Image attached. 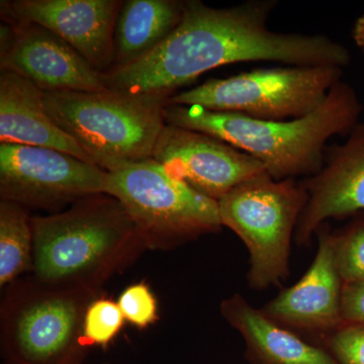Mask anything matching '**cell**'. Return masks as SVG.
<instances>
[{
    "mask_svg": "<svg viewBox=\"0 0 364 364\" xmlns=\"http://www.w3.org/2000/svg\"><path fill=\"white\" fill-rule=\"evenodd\" d=\"M47 111L107 172L151 159L164 128L167 98L114 90L44 91Z\"/></svg>",
    "mask_w": 364,
    "mask_h": 364,
    "instance_id": "cell-4",
    "label": "cell"
},
{
    "mask_svg": "<svg viewBox=\"0 0 364 364\" xmlns=\"http://www.w3.org/2000/svg\"><path fill=\"white\" fill-rule=\"evenodd\" d=\"M335 260L343 282H364V221L333 236Z\"/></svg>",
    "mask_w": 364,
    "mask_h": 364,
    "instance_id": "cell-20",
    "label": "cell"
},
{
    "mask_svg": "<svg viewBox=\"0 0 364 364\" xmlns=\"http://www.w3.org/2000/svg\"><path fill=\"white\" fill-rule=\"evenodd\" d=\"M184 1H123L114 33V63H132L154 50L176 30L183 14ZM109 68V69H111Z\"/></svg>",
    "mask_w": 364,
    "mask_h": 364,
    "instance_id": "cell-17",
    "label": "cell"
},
{
    "mask_svg": "<svg viewBox=\"0 0 364 364\" xmlns=\"http://www.w3.org/2000/svg\"><path fill=\"white\" fill-rule=\"evenodd\" d=\"M11 286L1 306V336L11 355L21 364L68 363L85 346V314L100 291L35 277Z\"/></svg>",
    "mask_w": 364,
    "mask_h": 364,
    "instance_id": "cell-8",
    "label": "cell"
},
{
    "mask_svg": "<svg viewBox=\"0 0 364 364\" xmlns=\"http://www.w3.org/2000/svg\"><path fill=\"white\" fill-rule=\"evenodd\" d=\"M105 193L126 208L148 249L176 247L223 227L217 200L171 176L152 158L107 172Z\"/></svg>",
    "mask_w": 364,
    "mask_h": 364,
    "instance_id": "cell-6",
    "label": "cell"
},
{
    "mask_svg": "<svg viewBox=\"0 0 364 364\" xmlns=\"http://www.w3.org/2000/svg\"><path fill=\"white\" fill-rule=\"evenodd\" d=\"M277 6L274 0H251L214 9L198 0L184 1L181 23L161 44L132 63L104 72L102 80L109 90L169 98L177 88L228 64L349 65L348 49L328 36L270 30L268 18Z\"/></svg>",
    "mask_w": 364,
    "mask_h": 364,
    "instance_id": "cell-1",
    "label": "cell"
},
{
    "mask_svg": "<svg viewBox=\"0 0 364 364\" xmlns=\"http://www.w3.org/2000/svg\"><path fill=\"white\" fill-rule=\"evenodd\" d=\"M31 222L33 277L49 286L100 291L148 249L126 208L107 193L81 198L68 210Z\"/></svg>",
    "mask_w": 364,
    "mask_h": 364,
    "instance_id": "cell-3",
    "label": "cell"
},
{
    "mask_svg": "<svg viewBox=\"0 0 364 364\" xmlns=\"http://www.w3.org/2000/svg\"><path fill=\"white\" fill-rule=\"evenodd\" d=\"M124 317L117 303L97 298L88 306L83 324L85 345L107 346L121 331Z\"/></svg>",
    "mask_w": 364,
    "mask_h": 364,
    "instance_id": "cell-19",
    "label": "cell"
},
{
    "mask_svg": "<svg viewBox=\"0 0 364 364\" xmlns=\"http://www.w3.org/2000/svg\"><path fill=\"white\" fill-rule=\"evenodd\" d=\"M317 235V254L306 274L261 311L282 327L316 332L322 337L344 322L341 312L343 280L337 268L333 235L327 225L321 226Z\"/></svg>",
    "mask_w": 364,
    "mask_h": 364,
    "instance_id": "cell-14",
    "label": "cell"
},
{
    "mask_svg": "<svg viewBox=\"0 0 364 364\" xmlns=\"http://www.w3.org/2000/svg\"><path fill=\"white\" fill-rule=\"evenodd\" d=\"M352 39L364 53V14H361L354 23L352 28Z\"/></svg>",
    "mask_w": 364,
    "mask_h": 364,
    "instance_id": "cell-24",
    "label": "cell"
},
{
    "mask_svg": "<svg viewBox=\"0 0 364 364\" xmlns=\"http://www.w3.org/2000/svg\"><path fill=\"white\" fill-rule=\"evenodd\" d=\"M152 159L171 176L217 202L243 182L267 172L255 158L220 139L167 124Z\"/></svg>",
    "mask_w": 364,
    "mask_h": 364,
    "instance_id": "cell-10",
    "label": "cell"
},
{
    "mask_svg": "<svg viewBox=\"0 0 364 364\" xmlns=\"http://www.w3.org/2000/svg\"><path fill=\"white\" fill-rule=\"evenodd\" d=\"M0 144L50 148L90 163L78 144L53 121L44 91L6 70H0Z\"/></svg>",
    "mask_w": 364,
    "mask_h": 364,
    "instance_id": "cell-15",
    "label": "cell"
},
{
    "mask_svg": "<svg viewBox=\"0 0 364 364\" xmlns=\"http://www.w3.org/2000/svg\"><path fill=\"white\" fill-rule=\"evenodd\" d=\"M0 69L18 74L43 91L107 90L102 73L51 31L16 20H2Z\"/></svg>",
    "mask_w": 364,
    "mask_h": 364,
    "instance_id": "cell-11",
    "label": "cell"
},
{
    "mask_svg": "<svg viewBox=\"0 0 364 364\" xmlns=\"http://www.w3.org/2000/svg\"><path fill=\"white\" fill-rule=\"evenodd\" d=\"M1 20L36 23L51 31L100 73L114 63L117 0H4Z\"/></svg>",
    "mask_w": 364,
    "mask_h": 364,
    "instance_id": "cell-12",
    "label": "cell"
},
{
    "mask_svg": "<svg viewBox=\"0 0 364 364\" xmlns=\"http://www.w3.org/2000/svg\"><path fill=\"white\" fill-rule=\"evenodd\" d=\"M303 184L308 200L294 232L299 244H308L327 220L364 210V123L343 144L327 147L322 168Z\"/></svg>",
    "mask_w": 364,
    "mask_h": 364,
    "instance_id": "cell-13",
    "label": "cell"
},
{
    "mask_svg": "<svg viewBox=\"0 0 364 364\" xmlns=\"http://www.w3.org/2000/svg\"><path fill=\"white\" fill-rule=\"evenodd\" d=\"M337 66L260 68L203 85L167 98V105L200 107L262 119L291 121L312 114L341 81Z\"/></svg>",
    "mask_w": 364,
    "mask_h": 364,
    "instance_id": "cell-7",
    "label": "cell"
},
{
    "mask_svg": "<svg viewBox=\"0 0 364 364\" xmlns=\"http://www.w3.org/2000/svg\"><path fill=\"white\" fill-rule=\"evenodd\" d=\"M341 312L344 322L364 324V282H343Z\"/></svg>",
    "mask_w": 364,
    "mask_h": 364,
    "instance_id": "cell-23",
    "label": "cell"
},
{
    "mask_svg": "<svg viewBox=\"0 0 364 364\" xmlns=\"http://www.w3.org/2000/svg\"><path fill=\"white\" fill-rule=\"evenodd\" d=\"M322 339L337 364H364V324L343 322Z\"/></svg>",
    "mask_w": 364,
    "mask_h": 364,
    "instance_id": "cell-21",
    "label": "cell"
},
{
    "mask_svg": "<svg viewBox=\"0 0 364 364\" xmlns=\"http://www.w3.org/2000/svg\"><path fill=\"white\" fill-rule=\"evenodd\" d=\"M28 210L0 200V286L11 284L33 270V233Z\"/></svg>",
    "mask_w": 364,
    "mask_h": 364,
    "instance_id": "cell-18",
    "label": "cell"
},
{
    "mask_svg": "<svg viewBox=\"0 0 364 364\" xmlns=\"http://www.w3.org/2000/svg\"><path fill=\"white\" fill-rule=\"evenodd\" d=\"M107 172L50 148L0 144L1 200L35 210H56L105 193Z\"/></svg>",
    "mask_w": 364,
    "mask_h": 364,
    "instance_id": "cell-9",
    "label": "cell"
},
{
    "mask_svg": "<svg viewBox=\"0 0 364 364\" xmlns=\"http://www.w3.org/2000/svg\"><path fill=\"white\" fill-rule=\"evenodd\" d=\"M124 320L144 329L158 320L157 301L145 284L127 287L117 301Z\"/></svg>",
    "mask_w": 364,
    "mask_h": 364,
    "instance_id": "cell-22",
    "label": "cell"
},
{
    "mask_svg": "<svg viewBox=\"0 0 364 364\" xmlns=\"http://www.w3.org/2000/svg\"><path fill=\"white\" fill-rule=\"evenodd\" d=\"M363 105L355 90L340 81L312 114L291 121H262L200 107L165 105V123L202 132L247 153L277 181L317 174L327 142L348 135L359 123Z\"/></svg>",
    "mask_w": 364,
    "mask_h": 364,
    "instance_id": "cell-2",
    "label": "cell"
},
{
    "mask_svg": "<svg viewBox=\"0 0 364 364\" xmlns=\"http://www.w3.org/2000/svg\"><path fill=\"white\" fill-rule=\"evenodd\" d=\"M306 200L303 182L277 181L263 172L218 202L223 226L238 235L250 254L252 289H267L287 279L291 238Z\"/></svg>",
    "mask_w": 364,
    "mask_h": 364,
    "instance_id": "cell-5",
    "label": "cell"
},
{
    "mask_svg": "<svg viewBox=\"0 0 364 364\" xmlns=\"http://www.w3.org/2000/svg\"><path fill=\"white\" fill-rule=\"evenodd\" d=\"M221 312L243 336L253 364H337L324 348L273 322L240 294L225 299Z\"/></svg>",
    "mask_w": 364,
    "mask_h": 364,
    "instance_id": "cell-16",
    "label": "cell"
}]
</instances>
